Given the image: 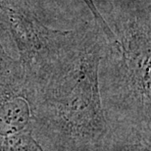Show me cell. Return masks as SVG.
Wrapping results in <instances>:
<instances>
[{"mask_svg": "<svg viewBox=\"0 0 151 151\" xmlns=\"http://www.w3.org/2000/svg\"><path fill=\"white\" fill-rule=\"evenodd\" d=\"M100 59L95 32H69L57 52L37 70V129L59 151H98L106 140L108 124L98 87Z\"/></svg>", "mask_w": 151, "mask_h": 151, "instance_id": "1", "label": "cell"}, {"mask_svg": "<svg viewBox=\"0 0 151 151\" xmlns=\"http://www.w3.org/2000/svg\"><path fill=\"white\" fill-rule=\"evenodd\" d=\"M38 77L22 59L0 48V137L34 132L39 111Z\"/></svg>", "mask_w": 151, "mask_h": 151, "instance_id": "2", "label": "cell"}, {"mask_svg": "<svg viewBox=\"0 0 151 151\" xmlns=\"http://www.w3.org/2000/svg\"><path fill=\"white\" fill-rule=\"evenodd\" d=\"M123 41L124 77L139 119L150 126L149 34L129 27Z\"/></svg>", "mask_w": 151, "mask_h": 151, "instance_id": "3", "label": "cell"}, {"mask_svg": "<svg viewBox=\"0 0 151 151\" xmlns=\"http://www.w3.org/2000/svg\"><path fill=\"white\" fill-rule=\"evenodd\" d=\"M0 151H45L32 132L0 137Z\"/></svg>", "mask_w": 151, "mask_h": 151, "instance_id": "4", "label": "cell"}, {"mask_svg": "<svg viewBox=\"0 0 151 151\" xmlns=\"http://www.w3.org/2000/svg\"><path fill=\"white\" fill-rule=\"evenodd\" d=\"M86 3V5L88 6L90 8V10L92 11V13L94 14V18H95V21L97 22L98 25H100V28L103 32H108L109 31V27H108L106 24H105V21L102 19L101 15H99L97 9H96L94 3H93V0H84Z\"/></svg>", "mask_w": 151, "mask_h": 151, "instance_id": "5", "label": "cell"}]
</instances>
